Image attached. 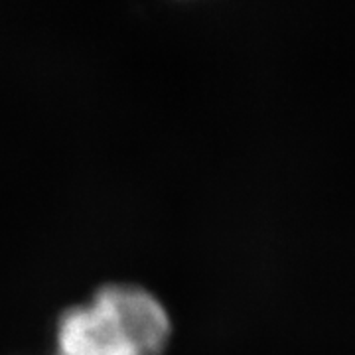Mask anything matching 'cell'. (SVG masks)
Wrapping results in <instances>:
<instances>
[{
	"instance_id": "6da1fadb",
	"label": "cell",
	"mask_w": 355,
	"mask_h": 355,
	"mask_svg": "<svg viewBox=\"0 0 355 355\" xmlns=\"http://www.w3.org/2000/svg\"><path fill=\"white\" fill-rule=\"evenodd\" d=\"M172 336L162 302L139 284H103L58 320L55 355H160Z\"/></svg>"
}]
</instances>
